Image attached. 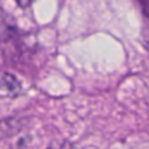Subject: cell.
I'll return each instance as SVG.
<instances>
[{"label": "cell", "mask_w": 149, "mask_h": 149, "mask_svg": "<svg viewBox=\"0 0 149 149\" xmlns=\"http://www.w3.org/2000/svg\"><path fill=\"white\" fill-rule=\"evenodd\" d=\"M47 149H76V148L68 141H55Z\"/></svg>", "instance_id": "obj_3"}, {"label": "cell", "mask_w": 149, "mask_h": 149, "mask_svg": "<svg viewBox=\"0 0 149 149\" xmlns=\"http://www.w3.org/2000/svg\"><path fill=\"white\" fill-rule=\"evenodd\" d=\"M16 1H17V4L21 5L22 8H28L34 0H16Z\"/></svg>", "instance_id": "obj_4"}, {"label": "cell", "mask_w": 149, "mask_h": 149, "mask_svg": "<svg viewBox=\"0 0 149 149\" xmlns=\"http://www.w3.org/2000/svg\"><path fill=\"white\" fill-rule=\"evenodd\" d=\"M1 86L4 89H7L8 92H15L18 93L21 90V85L18 82V80L16 79L13 74H4L1 79Z\"/></svg>", "instance_id": "obj_2"}, {"label": "cell", "mask_w": 149, "mask_h": 149, "mask_svg": "<svg viewBox=\"0 0 149 149\" xmlns=\"http://www.w3.org/2000/svg\"><path fill=\"white\" fill-rule=\"evenodd\" d=\"M141 9L143 16V30H141V43L149 51V0H137Z\"/></svg>", "instance_id": "obj_1"}]
</instances>
